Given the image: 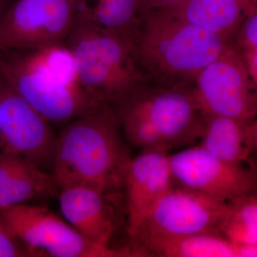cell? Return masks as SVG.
Instances as JSON below:
<instances>
[{"mask_svg": "<svg viewBox=\"0 0 257 257\" xmlns=\"http://www.w3.org/2000/svg\"><path fill=\"white\" fill-rule=\"evenodd\" d=\"M229 44L170 12L147 10L131 47L149 82L162 87H194L203 69Z\"/></svg>", "mask_w": 257, "mask_h": 257, "instance_id": "cell-1", "label": "cell"}, {"mask_svg": "<svg viewBox=\"0 0 257 257\" xmlns=\"http://www.w3.org/2000/svg\"><path fill=\"white\" fill-rule=\"evenodd\" d=\"M0 75L52 124H67L103 107L79 84L64 44L32 50L0 49Z\"/></svg>", "mask_w": 257, "mask_h": 257, "instance_id": "cell-2", "label": "cell"}, {"mask_svg": "<svg viewBox=\"0 0 257 257\" xmlns=\"http://www.w3.org/2000/svg\"><path fill=\"white\" fill-rule=\"evenodd\" d=\"M114 108L69 121L58 135L53 168L57 189L88 186L107 193L123 183L128 157Z\"/></svg>", "mask_w": 257, "mask_h": 257, "instance_id": "cell-3", "label": "cell"}, {"mask_svg": "<svg viewBox=\"0 0 257 257\" xmlns=\"http://www.w3.org/2000/svg\"><path fill=\"white\" fill-rule=\"evenodd\" d=\"M114 110L125 140L143 150H167L199 140L206 118L194 87H162L150 82Z\"/></svg>", "mask_w": 257, "mask_h": 257, "instance_id": "cell-4", "label": "cell"}, {"mask_svg": "<svg viewBox=\"0 0 257 257\" xmlns=\"http://www.w3.org/2000/svg\"><path fill=\"white\" fill-rule=\"evenodd\" d=\"M64 44L73 56L79 84L101 106L115 109L149 82L131 45L94 24L75 18Z\"/></svg>", "mask_w": 257, "mask_h": 257, "instance_id": "cell-5", "label": "cell"}, {"mask_svg": "<svg viewBox=\"0 0 257 257\" xmlns=\"http://www.w3.org/2000/svg\"><path fill=\"white\" fill-rule=\"evenodd\" d=\"M0 224L40 257L142 256L140 251L116 249L92 242L64 217L42 206L21 204L0 209Z\"/></svg>", "mask_w": 257, "mask_h": 257, "instance_id": "cell-6", "label": "cell"}, {"mask_svg": "<svg viewBox=\"0 0 257 257\" xmlns=\"http://www.w3.org/2000/svg\"><path fill=\"white\" fill-rule=\"evenodd\" d=\"M226 203L173 186L150 211L133 239L145 252L149 246L165 240L200 233L221 234L219 224Z\"/></svg>", "mask_w": 257, "mask_h": 257, "instance_id": "cell-7", "label": "cell"}, {"mask_svg": "<svg viewBox=\"0 0 257 257\" xmlns=\"http://www.w3.org/2000/svg\"><path fill=\"white\" fill-rule=\"evenodd\" d=\"M194 91L205 114L249 123L257 117V84L231 44L199 74Z\"/></svg>", "mask_w": 257, "mask_h": 257, "instance_id": "cell-8", "label": "cell"}, {"mask_svg": "<svg viewBox=\"0 0 257 257\" xmlns=\"http://www.w3.org/2000/svg\"><path fill=\"white\" fill-rule=\"evenodd\" d=\"M75 0H17L0 18V49L32 50L64 44Z\"/></svg>", "mask_w": 257, "mask_h": 257, "instance_id": "cell-9", "label": "cell"}, {"mask_svg": "<svg viewBox=\"0 0 257 257\" xmlns=\"http://www.w3.org/2000/svg\"><path fill=\"white\" fill-rule=\"evenodd\" d=\"M174 182L221 202L257 193V172L214 156L202 147L170 155Z\"/></svg>", "mask_w": 257, "mask_h": 257, "instance_id": "cell-10", "label": "cell"}, {"mask_svg": "<svg viewBox=\"0 0 257 257\" xmlns=\"http://www.w3.org/2000/svg\"><path fill=\"white\" fill-rule=\"evenodd\" d=\"M42 116L0 75V141L11 152L51 174L58 135Z\"/></svg>", "mask_w": 257, "mask_h": 257, "instance_id": "cell-11", "label": "cell"}, {"mask_svg": "<svg viewBox=\"0 0 257 257\" xmlns=\"http://www.w3.org/2000/svg\"><path fill=\"white\" fill-rule=\"evenodd\" d=\"M170 155L165 150H143L125 170L128 234L134 238L161 198L173 187Z\"/></svg>", "mask_w": 257, "mask_h": 257, "instance_id": "cell-12", "label": "cell"}, {"mask_svg": "<svg viewBox=\"0 0 257 257\" xmlns=\"http://www.w3.org/2000/svg\"><path fill=\"white\" fill-rule=\"evenodd\" d=\"M106 194L88 186H71L60 189L59 204L64 219L84 237L109 246L115 223Z\"/></svg>", "mask_w": 257, "mask_h": 257, "instance_id": "cell-13", "label": "cell"}, {"mask_svg": "<svg viewBox=\"0 0 257 257\" xmlns=\"http://www.w3.org/2000/svg\"><path fill=\"white\" fill-rule=\"evenodd\" d=\"M56 189L51 174L31 161L6 151L0 155V209L52 195Z\"/></svg>", "mask_w": 257, "mask_h": 257, "instance_id": "cell-14", "label": "cell"}, {"mask_svg": "<svg viewBox=\"0 0 257 257\" xmlns=\"http://www.w3.org/2000/svg\"><path fill=\"white\" fill-rule=\"evenodd\" d=\"M257 0H186L166 10L231 43Z\"/></svg>", "mask_w": 257, "mask_h": 257, "instance_id": "cell-15", "label": "cell"}, {"mask_svg": "<svg viewBox=\"0 0 257 257\" xmlns=\"http://www.w3.org/2000/svg\"><path fill=\"white\" fill-rule=\"evenodd\" d=\"M251 123L229 116L206 114L199 146L221 160L241 164L253 149Z\"/></svg>", "mask_w": 257, "mask_h": 257, "instance_id": "cell-16", "label": "cell"}, {"mask_svg": "<svg viewBox=\"0 0 257 257\" xmlns=\"http://www.w3.org/2000/svg\"><path fill=\"white\" fill-rule=\"evenodd\" d=\"M76 17L121 37L131 45L145 0H75Z\"/></svg>", "mask_w": 257, "mask_h": 257, "instance_id": "cell-17", "label": "cell"}, {"mask_svg": "<svg viewBox=\"0 0 257 257\" xmlns=\"http://www.w3.org/2000/svg\"><path fill=\"white\" fill-rule=\"evenodd\" d=\"M147 254L164 257H236L234 245L219 233H200L151 245Z\"/></svg>", "mask_w": 257, "mask_h": 257, "instance_id": "cell-18", "label": "cell"}, {"mask_svg": "<svg viewBox=\"0 0 257 257\" xmlns=\"http://www.w3.org/2000/svg\"><path fill=\"white\" fill-rule=\"evenodd\" d=\"M219 231L234 245L257 242V199L254 194L226 203Z\"/></svg>", "mask_w": 257, "mask_h": 257, "instance_id": "cell-19", "label": "cell"}, {"mask_svg": "<svg viewBox=\"0 0 257 257\" xmlns=\"http://www.w3.org/2000/svg\"><path fill=\"white\" fill-rule=\"evenodd\" d=\"M239 52L257 47V3L231 42Z\"/></svg>", "mask_w": 257, "mask_h": 257, "instance_id": "cell-20", "label": "cell"}, {"mask_svg": "<svg viewBox=\"0 0 257 257\" xmlns=\"http://www.w3.org/2000/svg\"><path fill=\"white\" fill-rule=\"evenodd\" d=\"M40 256L9 234L0 224V257Z\"/></svg>", "mask_w": 257, "mask_h": 257, "instance_id": "cell-21", "label": "cell"}, {"mask_svg": "<svg viewBox=\"0 0 257 257\" xmlns=\"http://www.w3.org/2000/svg\"><path fill=\"white\" fill-rule=\"evenodd\" d=\"M239 52L242 55L251 77L257 84V47Z\"/></svg>", "mask_w": 257, "mask_h": 257, "instance_id": "cell-22", "label": "cell"}, {"mask_svg": "<svg viewBox=\"0 0 257 257\" xmlns=\"http://www.w3.org/2000/svg\"><path fill=\"white\" fill-rule=\"evenodd\" d=\"M186 0H145L146 10H166L172 9Z\"/></svg>", "mask_w": 257, "mask_h": 257, "instance_id": "cell-23", "label": "cell"}, {"mask_svg": "<svg viewBox=\"0 0 257 257\" xmlns=\"http://www.w3.org/2000/svg\"><path fill=\"white\" fill-rule=\"evenodd\" d=\"M236 257H257V242L234 245Z\"/></svg>", "mask_w": 257, "mask_h": 257, "instance_id": "cell-24", "label": "cell"}, {"mask_svg": "<svg viewBox=\"0 0 257 257\" xmlns=\"http://www.w3.org/2000/svg\"><path fill=\"white\" fill-rule=\"evenodd\" d=\"M251 135H252L253 148L257 150V117L251 123Z\"/></svg>", "mask_w": 257, "mask_h": 257, "instance_id": "cell-25", "label": "cell"}, {"mask_svg": "<svg viewBox=\"0 0 257 257\" xmlns=\"http://www.w3.org/2000/svg\"><path fill=\"white\" fill-rule=\"evenodd\" d=\"M6 5V0H0V18L3 17L6 10L8 9Z\"/></svg>", "mask_w": 257, "mask_h": 257, "instance_id": "cell-26", "label": "cell"}, {"mask_svg": "<svg viewBox=\"0 0 257 257\" xmlns=\"http://www.w3.org/2000/svg\"><path fill=\"white\" fill-rule=\"evenodd\" d=\"M254 195H255V197H256V199H257V193H256V194H254Z\"/></svg>", "mask_w": 257, "mask_h": 257, "instance_id": "cell-27", "label": "cell"}]
</instances>
